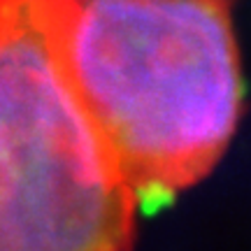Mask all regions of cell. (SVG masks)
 Segmentation results:
<instances>
[{
    "instance_id": "obj_1",
    "label": "cell",
    "mask_w": 251,
    "mask_h": 251,
    "mask_svg": "<svg viewBox=\"0 0 251 251\" xmlns=\"http://www.w3.org/2000/svg\"><path fill=\"white\" fill-rule=\"evenodd\" d=\"M49 54L137 202L214 168L242 112L230 0H40Z\"/></svg>"
},
{
    "instance_id": "obj_2",
    "label": "cell",
    "mask_w": 251,
    "mask_h": 251,
    "mask_svg": "<svg viewBox=\"0 0 251 251\" xmlns=\"http://www.w3.org/2000/svg\"><path fill=\"white\" fill-rule=\"evenodd\" d=\"M135 198L49 54L40 0H0V251H133Z\"/></svg>"
}]
</instances>
